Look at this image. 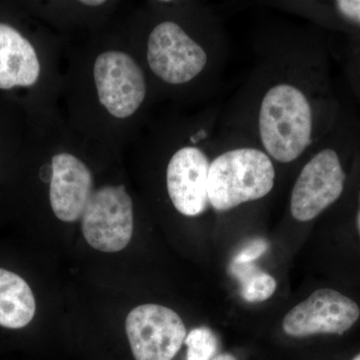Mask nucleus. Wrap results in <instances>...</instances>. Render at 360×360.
<instances>
[{"mask_svg":"<svg viewBox=\"0 0 360 360\" xmlns=\"http://www.w3.org/2000/svg\"><path fill=\"white\" fill-rule=\"evenodd\" d=\"M253 49L252 68L219 116L220 129L257 144L279 172H296L335 120L323 44L311 26L272 20L258 28Z\"/></svg>","mask_w":360,"mask_h":360,"instance_id":"obj_1","label":"nucleus"},{"mask_svg":"<svg viewBox=\"0 0 360 360\" xmlns=\"http://www.w3.org/2000/svg\"><path fill=\"white\" fill-rule=\"evenodd\" d=\"M279 174L276 163L259 146L220 129L208 172L210 207L226 213L264 200L274 191Z\"/></svg>","mask_w":360,"mask_h":360,"instance_id":"obj_2","label":"nucleus"},{"mask_svg":"<svg viewBox=\"0 0 360 360\" xmlns=\"http://www.w3.org/2000/svg\"><path fill=\"white\" fill-rule=\"evenodd\" d=\"M229 40L205 42L176 20L161 21L148 40L149 68L163 84H191L202 77L215 78L224 70Z\"/></svg>","mask_w":360,"mask_h":360,"instance_id":"obj_3","label":"nucleus"},{"mask_svg":"<svg viewBox=\"0 0 360 360\" xmlns=\"http://www.w3.org/2000/svg\"><path fill=\"white\" fill-rule=\"evenodd\" d=\"M328 134L312 148L296 170L291 189L290 214L298 224H309L342 198L348 174L345 150Z\"/></svg>","mask_w":360,"mask_h":360,"instance_id":"obj_4","label":"nucleus"},{"mask_svg":"<svg viewBox=\"0 0 360 360\" xmlns=\"http://www.w3.org/2000/svg\"><path fill=\"white\" fill-rule=\"evenodd\" d=\"M217 118L191 132L188 142L175 149L167 161L165 180L168 198L184 217H200L210 206L208 172L215 139L212 127Z\"/></svg>","mask_w":360,"mask_h":360,"instance_id":"obj_5","label":"nucleus"},{"mask_svg":"<svg viewBox=\"0 0 360 360\" xmlns=\"http://www.w3.org/2000/svg\"><path fill=\"white\" fill-rule=\"evenodd\" d=\"M360 321V303L335 288L315 290L283 321L284 333L295 338L326 335L343 338Z\"/></svg>","mask_w":360,"mask_h":360,"instance_id":"obj_6","label":"nucleus"},{"mask_svg":"<svg viewBox=\"0 0 360 360\" xmlns=\"http://www.w3.org/2000/svg\"><path fill=\"white\" fill-rule=\"evenodd\" d=\"M85 240L106 253L124 250L134 233V203L124 186H104L92 193L82 217Z\"/></svg>","mask_w":360,"mask_h":360,"instance_id":"obj_7","label":"nucleus"},{"mask_svg":"<svg viewBox=\"0 0 360 360\" xmlns=\"http://www.w3.org/2000/svg\"><path fill=\"white\" fill-rule=\"evenodd\" d=\"M135 360H172L186 338L179 314L160 304L135 307L125 321Z\"/></svg>","mask_w":360,"mask_h":360,"instance_id":"obj_8","label":"nucleus"},{"mask_svg":"<svg viewBox=\"0 0 360 360\" xmlns=\"http://www.w3.org/2000/svg\"><path fill=\"white\" fill-rule=\"evenodd\" d=\"M94 82L99 101L115 117H129L146 99L143 71L124 52L101 53L94 63Z\"/></svg>","mask_w":360,"mask_h":360,"instance_id":"obj_9","label":"nucleus"},{"mask_svg":"<svg viewBox=\"0 0 360 360\" xmlns=\"http://www.w3.org/2000/svg\"><path fill=\"white\" fill-rule=\"evenodd\" d=\"M51 167L49 200L52 210L61 221H77L94 193L91 172L82 160L66 153L54 155Z\"/></svg>","mask_w":360,"mask_h":360,"instance_id":"obj_10","label":"nucleus"},{"mask_svg":"<svg viewBox=\"0 0 360 360\" xmlns=\"http://www.w3.org/2000/svg\"><path fill=\"white\" fill-rule=\"evenodd\" d=\"M40 65L32 44L11 26L0 22V89L32 86Z\"/></svg>","mask_w":360,"mask_h":360,"instance_id":"obj_11","label":"nucleus"},{"mask_svg":"<svg viewBox=\"0 0 360 360\" xmlns=\"http://www.w3.org/2000/svg\"><path fill=\"white\" fill-rule=\"evenodd\" d=\"M37 311L32 288L18 274L0 269V326L11 329L25 328Z\"/></svg>","mask_w":360,"mask_h":360,"instance_id":"obj_12","label":"nucleus"},{"mask_svg":"<svg viewBox=\"0 0 360 360\" xmlns=\"http://www.w3.org/2000/svg\"><path fill=\"white\" fill-rule=\"evenodd\" d=\"M232 276L240 283V295L248 302H262L276 290V281L253 264H231Z\"/></svg>","mask_w":360,"mask_h":360,"instance_id":"obj_13","label":"nucleus"},{"mask_svg":"<svg viewBox=\"0 0 360 360\" xmlns=\"http://www.w3.org/2000/svg\"><path fill=\"white\" fill-rule=\"evenodd\" d=\"M186 360H210L219 354V342L212 329L201 326L193 329L184 340Z\"/></svg>","mask_w":360,"mask_h":360,"instance_id":"obj_14","label":"nucleus"},{"mask_svg":"<svg viewBox=\"0 0 360 360\" xmlns=\"http://www.w3.org/2000/svg\"><path fill=\"white\" fill-rule=\"evenodd\" d=\"M319 4L328 11H333L340 20L360 27V0H338L328 4Z\"/></svg>","mask_w":360,"mask_h":360,"instance_id":"obj_15","label":"nucleus"},{"mask_svg":"<svg viewBox=\"0 0 360 360\" xmlns=\"http://www.w3.org/2000/svg\"><path fill=\"white\" fill-rule=\"evenodd\" d=\"M269 248V243L264 238L253 239L234 257L232 264H252L262 257Z\"/></svg>","mask_w":360,"mask_h":360,"instance_id":"obj_16","label":"nucleus"},{"mask_svg":"<svg viewBox=\"0 0 360 360\" xmlns=\"http://www.w3.org/2000/svg\"><path fill=\"white\" fill-rule=\"evenodd\" d=\"M352 231L360 248V182L357 187L356 200H355L354 217H352Z\"/></svg>","mask_w":360,"mask_h":360,"instance_id":"obj_17","label":"nucleus"},{"mask_svg":"<svg viewBox=\"0 0 360 360\" xmlns=\"http://www.w3.org/2000/svg\"><path fill=\"white\" fill-rule=\"evenodd\" d=\"M210 360H238L236 355L229 354V352H222V354H217L214 357Z\"/></svg>","mask_w":360,"mask_h":360,"instance_id":"obj_18","label":"nucleus"},{"mask_svg":"<svg viewBox=\"0 0 360 360\" xmlns=\"http://www.w3.org/2000/svg\"><path fill=\"white\" fill-rule=\"evenodd\" d=\"M342 360H360V349L352 352V354L347 355V356L343 357Z\"/></svg>","mask_w":360,"mask_h":360,"instance_id":"obj_19","label":"nucleus"},{"mask_svg":"<svg viewBox=\"0 0 360 360\" xmlns=\"http://www.w3.org/2000/svg\"><path fill=\"white\" fill-rule=\"evenodd\" d=\"M82 4H85V6H96L105 4V1H103V0H98V1H97V0H96V1H82Z\"/></svg>","mask_w":360,"mask_h":360,"instance_id":"obj_20","label":"nucleus"}]
</instances>
